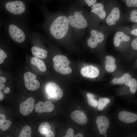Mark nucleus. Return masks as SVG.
I'll return each instance as SVG.
<instances>
[{
    "label": "nucleus",
    "instance_id": "25",
    "mask_svg": "<svg viewBox=\"0 0 137 137\" xmlns=\"http://www.w3.org/2000/svg\"><path fill=\"white\" fill-rule=\"evenodd\" d=\"M110 102V100L107 98H101L98 101V109L99 111L102 110L106 105Z\"/></svg>",
    "mask_w": 137,
    "mask_h": 137
},
{
    "label": "nucleus",
    "instance_id": "24",
    "mask_svg": "<svg viewBox=\"0 0 137 137\" xmlns=\"http://www.w3.org/2000/svg\"><path fill=\"white\" fill-rule=\"evenodd\" d=\"M31 128L29 126H25L22 129L19 137H31Z\"/></svg>",
    "mask_w": 137,
    "mask_h": 137
},
{
    "label": "nucleus",
    "instance_id": "27",
    "mask_svg": "<svg viewBox=\"0 0 137 137\" xmlns=\"http://www.w3.org/2000/svg\"><path fill=\"white\" fill-rule=\"evenodd\" d=\"M130 20L131 21L137 23V10H133L131 12Z\"/></svg>",
    "mask_w": 137,
    "mask_h": 137
},
{
    "label": "nucleus",
    "instance_id": "19",
    "mask_svg": "<svg viewBox=\"0 0 137 137\" xmlns=\"http://www.w3.org/2000/svg\"><path fill=\"white\" fill-rule=\"evenodd\" d=\"M105 62V68L107 71L109 72H114L116 69V67L115 64V59L111 56H108L106 57Z\"/></svg>",
    "mask_w": 137,
    "mask_h": 137
},
{
    "label": "nucleus",
    "instance_id": "4",
    "mask_svg": "<svg viewBox=\"0 0 137 137\" xmlns=\"http://www.w3.org/2000/svg\"><path fill=\"white\" fill-rule=\"evenodd\" d=\"M54 69L61 74H69L72 72V69L68 66L70 61L64 56L57 55L53 58Z\"/></svg>",
    "mask_w": 137,
    "mask_h": 137
},
{
    "label": "nucleus",
    "instance_id": "41",
    "mask_svg": "<svg viewBox=\"0 0 137 137\" xmlns=\"http://www.w3.org/2000/svg\"><path fill=\"white\" fill-rule=\"evenodd\" d=\"M4 98V95L3 93L1 92L0 91V100L1 101Z\"/></svg>",
    "mask_w": 137,
    "mask_h": 137
},
{
    "label": "nucleus",
    "instance_id": "42",
    "mask_svg": "<svg viewBox=\"0 0 137 137\" xmlns=\"http://www.w3.org/2000/svg\"><path fill=\"white\" fill-rule=\"evenodd\" d=\"M5 87V85L3 84H1L0 85V90L4 88Z\"/></svg>",
    "mask_w": 137,
    "mask_h": 137
},
{
    "label": "nucleus",
    "instance_id": "40",
    "mask_svg": "<svg viewBox=\"0 0 137 137\" xmlns=\"http://www.w3.org/2000/svg\"><path fill=\"white\" fill-rule=\"evenodd\" d=\"M75 137H83V135L81 133H78L76 134L74 136Z\"/></svg>",
    "mask_w": 137,
    "mask_h": 137
},
{
    "label": "nucleus",
    "instance_id": "28",
    "mask_svg": "<svg viewBox=\"0 0 137 137\" xmlns=\"http://www.w3.org/2000/svg\"><path fill=\"white\" fill-rule=\"evenodd\" d=\"M126 5L129 7H137V0H125Z\"/></svg>",
    "mask_w": 137,
    "mask_h": 137
},
{
    "label": "nucleus",
    "instance_id": "21",
    "mask_svg": "<svg viewBox=\"0 0 137 137\" xmlns=\"http://www.w3.org/2000/svg\"><path fill=\"white\" fill-rule=\"evenodd\" d=\"M131 78V76L130 75L126 73L120 78L113 79L112 82L114 84H122L125 83Z\"/></svg>",
    "mask_w": 137,
    "mask_h": 137
},
{
    "label": "nucleus",
    "instance_id": "31",
    "mask_svg": "<svg viewBox=\"0 0 137 137\" xmlns=\"http://www.w3.org/2000/svg\"><path fill=\"white\" fill-rule=\"evenodd\" d=\"M74 136V131L73 129L69 128L68 129L65 137H73Z\"/></svg>",
    "mask_w": 137,
    "mask_h": 137
},
{
    "label": "nucleus",
    "instance_id": "43",
    "mask_svg": "<svg viewBox=\"0 0 137 137\" xmlns=\"http://www.w3.org/2000/svg\"><path fill=\"white\" fill-rule=\"evenodd\" d=\"M34 1H37V0H34Z\"/></svg>",
    "mask_w": 137,
    "mask_h": 137
},
{
    "label": "nucleus",
    "instance_id": "9",
    "mask_svg": "<svg viewBox=\"0 0 137 137\" xmlns=\"http://www.w3.org/2000/svg\"><path fill=\"white\" fill-rule=\"evenodd\" d=\"M91 37L89 39L87 43L89 46L91 48L96 47L98 43L102 42L104 39V34L98 32L95 30H93L91 32Z\"/></svg>",
    "mask_w": 137,
    "mask_h": 137
},
{
    "label": "nucleus",
    "instance_id": "12",
    "mask_svg": "<svg viewBox=\"0 0 137 137\" xmlns=\"http://www.w3.org/2000/svg\"><path fill=\"white\" fill-rule=\"evenodd\" d=\"M70 117L73 120L80 125H85L87 122V116L83 112L80 111H73L71 113Z\"/></svg>",
    "mask_w": 137,
    "mask_h": 137
},
{
    "label": "nucleus",
    "instance_id": "37",
    "mask_svg": "<svg viewBox=\"0 0 137 137\" xmlns=\"http://www.w3.org/2000/svg\"><path fill=\"white\" fill-rule=\"evenodd\" d=\"M6 80L4 77H0V84L4 83L6 82Z\"/></svg>",
    "mask_w": 137,
    "mask_h": 137
},
{
    "label": "nucleus",
    "instance_id": "15",
    "mask_svg": "<svg viewBox=\"0 0 137 137\" xmlns=\"http://www.w3.org/2000/svg\"><path fill=\"white\" fill-rule=\"evenodd\" d=\"M120 17L119 9L118 8L115 7L113 9L107 17L106 20V23L108 25H113L119 20Z\"/></svg>",
    "mask_w": 137,
    "mask_h": 137
},
{
    "label": "nucleus",
    "instance_id": "33",
    "mask_svg": "<svg viewBox=\"0 0 137 137\" xmlns=\"http://www.w3.org/2000/svg\"><path fill=\"white\" fill-rule=\"evenodd\" d=\"M85 1L88 6L90 7L95 4L97 0H85Z\"/></svg>",
    "mask_w": 137,
    "mask_h": 137
},
{
    "label": "nucleus",
    "instance_id": "22",
    "mask_svg": "<svg viewBox=\"0 0 137 137\" xmlns=\"http://www.w3.org/2000/svg\"><path fill=\"white\" fill-rule=\"evenodd\" d=\"M50 128L49 123L45 122L40 124L38 128V131L40 133L45 135L51 130Z\"/></svg>",
    "mask_w": 137,
    "mask_h": 137
},
{
    "label": "nucleus",
    "instance_id": "7",
    "mask_svg": "<svg viewBox=\"0 0 137 137\" xmlns=\"http://www.w3.org/2000/svg\"><path fill=\"white\" fill-rule=\"evenodd\" d=\"M45 89L50 96L55 99H59L63 96L62 89L54 82H50L47 83L45 86Z\"/></svg>",
    "mask_w": 137,
    "mask_h": 137
},
{
    "label": "nucleus",
    "instance_id": "36",
    "mask_svg": "<svg viewBox=\"0 0 137 137\" xmlns=\"http://www.w3.org/2000/svg\"><path fill=\"white\" fill-rule=\"evenodd\" d=\"M131 33L132 35L137 36V28L131 30Z\"/></svg>",
    "mask_w": 137,
    "mask_h": 137
},
{
    "label": "nucleus",
    "instance_id": "1",
    "mask_svg": "<svg viewBox=\"0 0 137 137\" xmlns=\"http://www.w3.org/2000/svg\"><path fill=\"white\" fill-rule=\"evenodd\" d=\"M31 0H0V10L8 18L29 23L30 15L28 5Z\"/></svg>",
    "mask_w": 137,
    "mask_h": 137
},
{
    "label": "nucleus",
    "instance_id": "8",
    "mask_svg": "<svg viewBox=\"0 0 137 137\" xmlns=\"http://www.w3.org/2000/svg\"><path fill=\"white\" fill-rule=\"evenodd\" d=\"M35 100L32 97L28 98L25 101L21 103L19 105V112L22 115H27L33 110Z\"/></svg>",
    "mask_w": 137,
    "mask_h": 137
},
{
    "label": "nucleus",
    "instance_id": "34",
    "mask_svg": "<svg viewBox=\"0 0 137 137\" xmlns=\"http://www.w3.org/2000/svg\"><path fill=\"white\" fill-rule=\"evenodd\" d=\"M46 137H54L55 136L54 133L51 130H50L48 133L45 135Z\"/></svg>",
    "mask_w": 137,
    "mask_h": 137
},
{
    "label": "nucleus",
    "instance_id": "39",
    "mask_svg": "<svg viewBox=\"0 0 137 137\" xmlns=\"http://www.w3.org/2000/svg\"><path fill=\"white\" fill-rule=\"evenodd\" d=\"M6 117L5 115L3 114H0V121L4 120L6 119Z\"/></svg>",
    "mask_w": 137,
    "mask_h": 137
},
{
    "label": "nucleus",
    "instance_id": "20",
    "mask_svg": "<svg viewBox=\"0 0 137 137\" xmlns=\"http://www.w3.org/2000/svg\"><path fill=\"white\" fill-rule=\"evenodd\" d=\"M30 61L31 64L36 66L40 71L44 72L46 70V68L44 62L38 58L32 57Z\"/></svg>",
    "mask_w": 137,
    "mask_h": 137
},
{
    "label": "nucleus",
    "instance_id": "26",
    "mask_svg": "<svg viewBox=\"0 0 137 137\" xmlns=\"http://www.w3.org/2000/svg\"><path fill=\"white\" fill-rule=\"evenodd\" d=\"M11 124V122L8 120L0 121V128L2 131L8 129Z\"/></svg>",
    "mask_w": 137,
    "mask_h": 137
},
{
    "label": "nucleus",
    "instance_id": "5",
    "mask_svg": "<svg viewBox=\"0 0 137 137\" xmlns=\"http://www.w3.org/2000/svg\"><path fill=\"white\" fill-rule=\"evenodd\" d=\"M81 11L76 12L73 15L68 17L69 23L72 26L78 28H84L87 25V21L82 14Z\"/></svg>",
    "mask_w": 137,
    "mask_h": 137
},
{
    "label": "nucleus",
    "instance_id": "38",
    "mask_svg": "<svg viewBox=\"0 0 137 137\" xmlns=\"http://www.w3.org/2000/svg\"><path fill=\"white\" fill-rule=\"evenodd\" d=\"M4 91L6 93H8L10 92V89L8 87H6L4 89Z\"/></svg>",
    "mask_w": 137,
    "mask_h": 137
},
{
    "label": "nucleus",
    "instance_id": "2",
    "mask_svg": "<svg viewBox=\"0 0 137 137\" xmlns=\"http://www.w3.org/2000/svg\"><path fill=\"white\" fill-rule=\"evenodd\" d=\"M3 28L11 39L19 43L23 42L32 31L29 23L9 18L5 21Z\"/></svg>",
    "mask_w": 137,
    "mask_h": 137
},
{
    "label": "nucleus",
    "instance_id": "10",
    "mask_svg": "<svg viewBox=\"0 0 137 137\" xmlns=\"http://www.w3.org/2000/svg\"><path fill=\"white\" fill-rule=\"evenodd\" d=\"M54 109V105L51 101L47 100L44 102L39 101L36 105L35 110L38 113L49 112Z\"/></svg>",
    "mask_w": 137,
    "mask_h": 137
},
{
    "label": "nucleus",
    "instance_id": "18",
    "mask_svg": "<svg viewBox=\"0 0 137 137\" xmlns=\"http://www.w3.org/2000/svg\"><path fill=\"white\" fill-rule=\"evenodd\" d=\"M32 54L36 57L44 59L47 56V52L45 50L37 46H33L31 48Z\"/></svg>",
    "mask_w": 137,
    "mask_h": 137
},
{
    "label": "nucleus",
    "instance_id": "6",
    "mask_svg": "<svg viewBox=\"0 0 137 137\" xmlns=\"http://www.w3.org/2000/svg\"><path fill=\"white\" fill-rule=\"evenodd\" d=\"M36 76L31 72H26L24 75L25 85L28 90L33 91L38 89L40 86L39 81L36 79Z\"/></svg>",
    "mask_w": 137,
    "mask_h": 137
},
{
    "label": "nucleus",
    "instance_id": "17",
    "mask_svg": "<svg viewBox=\"0 0 137 137\" xmlns=\"http://www.w3.org/2000/svg\"><path fill=\"white\" fill-rule=\"evenodd\" d=\"M91 8V12L98 15L101 19L105 18L106 13L104 9V6L102 4L100 3H95L92 6Z\"/></svg>",
    "mask_w": 137,
    "mask_h": 137
},
{
    "label": "nucleus",
    "instance_id": "23",
    "mask_svg": "<svg viewBox=\"0 0 137 137\" xmlns=\"http://www.w3.org/2000/svg\"><path fill=\"white\" fill-rule=\"evenodd\" d=\"M125 84L129 87L131 93L133 94L135 93L137 90V81L135 79H131L126 82Z\"/></svg>",
    "mask_w": 137,
    "mask_h": 137
},
{
    "label": "nucleus",
    "instance_id": "14",
    "mask_svg": "<svg viewBox=\"0 0 137 137\" xmlns=\"http://www.w3.org/2000/svg\"><path fill=\"white\" fill-rule=\"evenodd\" d=\"M96 123L100 133L102 135L105 134L109 124L108 118L104 116H99L96 120Z\"/></svg>",
    "mask_w": 137,
    "mask_h": 137
},
{
    "label": "nucleus",
    "instance_id": "32",
    "mask_svg": "<svg viewBox=\"0 0 137 137\" xmlns=\"http://www.w3.org/2000/svg\"><path fill=\"white\" fill-rule=\"evenodd\" d=\"M131 46L133 49L137 50V38L132 41L131 43Z\"/></svg>",
    "mask_w": 137,
    "mask_h": 137
},
{
    "label": "nucleus",
    "instance_id": "30",
    "mask_svg": "<svg viewBox=\"0 0 137 137\" xmlns=\"http://www.w3.org/2000/svg\"><path fill=\"white\" fill-rule=\"evenodd\" d=\"M7 57L6 53L2 49H0V64L2 63L4 59Z\"/></svg>",
    "mask_w": 137,
    "mask_h": 137
},
{
    "label": "nucleus",
    "instance_id": "29",
    "mask_svg": "<svg viewBox=\"0 0 137 137\" xmlns=\"http://www.w3.org/2000/svg\"><path fill=\"white\" fill-rule=\"evenodd\" d=\"M87 101L89 105L94 107H95L98 104L97 101L94 98H88Z\"/></svg>",
    "mask_w": 137,
    "mask_h": 137
},
{
    "label": "nucleus",
    "instance_id": "16",
    "mask_svg": "<svg viewBox=\"0 0 137 137\" xmlns=\"http://www.w3.org/2000/svg\"><path fill=\"white\" fill-rule=\"evenodd\" d=\"M130 39V37L125 34L124 32L118 31L114 35L113 43L116 47H118L122 41L127 42Z\"/></svg>",
    "mask_w": 137,
    "mask_h": 137
},
{
    "label": "nucleus",
    "instance_id": "11",
    "mask_svg": "<svg viewBox=\"0 0 137 137\" xmlns=\"http://www.w3.org/2000/svg\"><path fill=\"white\" fill-rule=\"evenodd\" d=\"M99 73V71L97 68L92 65L84 67L80 70V73L83 76L92 78L97 77Z\"/></svg>",
    "mask_w": 137,
    "mask_h": 137
},
{
    "label": "nucleus",
    "instance_id": "35",
    "mask_svg": "<svg viewBox=\"0 0 137 137\" xmlns=\"http://www.w3.org/2000/svg\"><path fill=\"white\" fill-rule=\"evenodd\" d=\"M86 95L88 98H94V95L92 93H88Z\"/></svg>",
    "mask_w": 137,
    "mask_h": 137
},
{
    "label": "nucleus",
    "instance_id": "13",
    "mask_svg": "<svg viewBox=\"0 0 137 137\" xmlns=\"http://www.w3.org/2000/svg\"><path fill=\"white\" fill-rule=\"evenodd\" d=\"M118 117L121 121L128 123L134 122L137 119V115L136 114L125 111L119 112Z\"/></svg>",
    "mask_w": 137,
    "mask_h": 137
},
{
    "label": "nucleus",
    "instance_id": "3",
    "mask_svg": "<svg viewBox=\"0 0 137 137\" xmlns=\"http://www.w3.org/2000/svg\"><path fill=\"white\" fill-rule=\"evenodd\" d=\"M68 18L64 16H60L55 19L50 24L49 32L55 38L59 39L66 35L68 28Z\"/></svg>",
    "mask_w": 137,
    "mask_h": 137
}]
</instances>
